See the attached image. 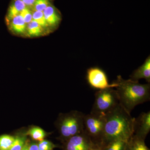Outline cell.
Segmentation results:
<instances>
[{"mask_svg": "<svg viewBox=\"0 0 150 150\" xmlns=\"http://www.w3.org/2000/svg\"><path fill=\"white\" fill-rule=\"evenodd\" d=\"M33 139L38 141H42L46 136V133L43 129L39 127H33L30 129L27 133Z\"/></svg>", "mask_w": 150, "mask_h": 150, "instance_id": "cell-18", "label": "cell"}, {"mask_svg": "<svg viewBox=\"0 0 150 150\" xmlns=\"http://www.w3.org/2000/svg\"><path fill=\"white\" fill-rule=\"evenodd\" d=\"M114 82L117 84L119 103L130 113L138 105L150 100V83L142 84L139 81L124 79L121 76Z\"/></svg>", "mask_w": 150, "mask_h": 150, "instance_id": "cell-2", "label": "cell"}, {"mask_svg": "<svg viewBox=\"0 0 150 150\" xmlns=\"http://www.w3.org/2000/svg\"><path fill=\"white\" fill-rule=\"evenodd\" d=\"M29 145L28 144L27 142H26L21 150H29Z\"/></svg>", "mask_w": 150, "mask_h": 150, "instance_id": "cell-26", "label": "cell"}, {"mask_svg": "<svg viewBox=\"0 0 150 150\" xmlns=\"http://www.w3.org/2000/svg\"><path fill=\"white\" fill-rule=\"evenodd\" d=\"M128 143L122 140H114L103 144V150H126Z\"/></svg>", "mask_w": 150, "mask_h": 150, "instance_id": "cell-15", "label": "cell"}, {"mask_svg": "<svg viewBox=\"0 0 150 150\" xmlns=\"http://www.w3.org/2000/svg\"><path fill=\"white\" fill-rule=\"evenodd\" d=\"M21 1L24 3L26 7L30 8H33L35 1V0H21Z\"/></svg>", "mask_w": 150, "mask_h": 150, "instance_id": "cell-24", "label": "cell"}, {"mask_svg": "<svg viewBox=\"0 0 150 150\" xmlns=\"http://www.w3.org/2000/svg\"><path fill=\"white\" fill-rule=\"evenodd\" d=\"M43 13L51 28H55L59 26L62 21V16L58 10L52 4L44 10Z\"/></svg>", "mask_w": 150, "mask_h": 150, "instance_id": "cell-9", "label": "cell"}, {"mask_svg": "<svg viewBox=\"0 0 150 150\" xmlns=\"http://www.w3.org/2000/svg\"><path fill=\"white\" fill-rule=\"evenodd\" d=\"M25 137H18L15 138V140L10 150H21L25 144Z\"/></svg>", "mask_w": 150, "mask_h": 150, "instance_id": "cell-20", "label": "cell"}, {"mask_svg": "<svg viewBox=\"0 0 150 150\" xmlns=\"http://www.w3.org/2000/svg\"><path fill=\"white\" fill-rule=\"evenodd\" d=\"M95 97L91 112L104 116L120 103L117 91L112 88L99 90Z\"/></svg>", "mask_w": 150, "mask_h": 150, "instance_id": "cell-3", "label": "cell"}, {"mask_svg": "<svg viewBox=\"0 0 150 150\" xmlns=\"http://www.w3.org/2000/svg\"><path fill=\"white\" fill-rule=\"evenodd\" d=\"M104 115L91 112L84 117V131L94 143H102Z\"/></svg>", "mask_w": 150, "mask_h": 150, "instance_id": "cell-5", "label": "cell"}, {"mask_svg": "<svg viewBox=\"0 0 150 150\" xmlns=\"http://www.w3.org/2000/svg\"><path fill=\"white\" fill-rule=\"evenodd\" d=\"M81 112H73L62 117L59 127L61 136L67 140L71 137L84 132V117Z\"/></svg>", "mask_w": 150, "mask_h": 150, "instance_id": "cell-4", "label": "cell"}, {"mask_svg": "<svg viewBox=\"0 0 150 150\" xmlns=\"http://www.w3.org/2000/svg\"><path fill=\"white\" fill-rule=\"evenodd\" d=\"M15 138L8 135L0 136V150H10Z\"/></svg>", "mask_w": 150, "mask_h": 150, "instance_id": "cell-17", "label": "cell"}, {"mask_svg": "<svg viewBox=\"0 0 150 150\" xmlns=\"http://www.w3.org/2000/svg\"><path fill=\"white\" fill-rule=\"evenodd\" d=\"M126 150H131V149H130V146H129V143H128V144H127V147H126Z\"/></svg>", "mask_w": 150, "mask_h": 150, "instance_id": "cell-27", "label": "cell"}, {"mask_svg": "<svg viewBox=\"0 0 150 150\" xmlns=\"http://www.w3.org/2000/svg\"><path fill=\"white\" fill-rule=\"evenodd\" d=\"M40 150L38 148V145L35 144H33L29 145V150Z\"/></svg>", "mask_w": 150, "mask_h": 150, "instance_id": "cell-25", "label": "cell"}, {"mask_svg": "<svg viewBox=\"0 0 150 150\" xmlns=\"http://www.w3.org/2000/svg\"><path fill=\"white\" fill-rule=\"evenodd\" d=\"M102 144L116 140L129 142L134 134L135 118L119 103L105 115Z\"/></svg>", "mask_w": 150, "mask_h": 150, "instance_id": "cell-1", "label": "cell"}, {"mask_svg": "<svg viewBox=\"0 0 150 150\" xmlns=\"http://www.w3.org/2000/svg\"><path fill=\"white\" fill-rule=\"evenodd\" d=\"M46 31L36 22L32 20L27 24L25 35L30 37H38L43 35Z\"/></svg>", "mask_w": 150, "mask_h": 150, "instance_id": "cell-13", "label": "cell"}, {"mask_svg": "<svg viewBox=\"0 0 150 150\" xmlns=\"http://www.w3.org/2000/svg\"><path fill=\"white\" fill-rule=\"evenodd\" d=\"M19 15L23 18L27 24L32 21V11L31 8L28 7H25V8L21 12Z\"/></svg>", "mask_w": 150, "mask_h": 150, "instance_id": "cell-21", "label": "cell"}, {"mask_svg": "<svg viewBox=\"0 0 150 150\" xmlns=\"http://www.w3.org/2000/svg\"><path fill=\"white\" fill-rule=\"evenodd\" d=\"M87 80L91 86L99 90L116 87L117 83L109 84L106 74L98 67H91L87 71Z\"/></svg>", "mask_w": 150, "mask_h": 150, "instance_id": "cell-6", "label": "cell"}, {"mask_svg": "<svg viewBox=\"0 0 150 150\" xmlns=\"http://www.w3.org/2000/svg\"><path fill=\"white\" fill-rule=\"evenodd\" d=\"M26 6L21 0H13L8 11L6 21L7 23L15 17L19 15Z\"/></svg>", "mask_w": 150, "mask_h": 150, "instance_id": "cell-12", "label": "cell"}, {"mask_svg": "<svg viewBox=\"0 0 150 150\" xmlns=\"http://www.w3.org/2000/svg\"><path fill=\"white\" fill-rule=\"evenodd\" d=\"M32 20L36 22L46 30H50L51 28L46 21L43 12L32 9Z\"/></svg>", "mask_w": 150, "mask_h": 150, "instance_id": "cell-16", "label": "cell"}, {"mask_svg": "<svg viewBox=\"0 0 150 150\" xmlns=\"http://www.w3.org/2000/svg\"><path fill=\"white\" fill-rule=\"evenodd\" d=\"M150 131V112H143L134 119V135L145 140Z\"/></svg>", "mask_w": 150, "mask_h": 150, "instance_id": "cell-8", "label": "cell"}, {"mask_svg": "<svg viewBox=\"0 0 150 150\" xmlns=\"http://www.w3.org/2000/svg\"><path fill=\"white\" fill-rule=\"evenodd\" d=\"M51 4L50 0H35L32 9L43 12Z\"/></svg>", "mask_w": 150, "mask_h": 150, "instance_id": "cell-19", "label": "cell"}, {"mask_svg": "<svg viewBox=\"0 0 150 150\" xmlns=\"http://www.w3.org/2000/svg\"><path fill=\"white\" fill-rule=\"evenodd\" d=\"M103 144L102 143H93L88 150H103Z\"/></svg>", "mask_w": 150, "mask_h": 150, "instance_id": "cell-23", "label": "cell"}, {"mask_svg": "<svg viewBox=\"0 0 150 150\" xmlns=\"http://www.w3.org/2000/svg\"><path fill=\"white\" fill-rule=\"evenodd\" d=\"M38 146L40 150H53L55 146L49 141L43 140L39 142Z\"/></svg>", "mask_w": 150, "mask_h": 150, "instance_id": "cell-22", "label": "cell"}, {"mask_svg": "<svg viewBox=\"0 0 150 150\" xmlns=\"http://www.w3.org/2000/svg\"><path fill=\"white\" fill-rule=\"evenodd\" d=\"M93 142L84 131L67 140L66 150H88Z\"/></svg>", "mask_w": 150, "mask_h": 150, "instance_id": "cell-7", "label": "cell"}, {"mask_svg": "<svg viewBox=\"0 0 150 150\" xmlns=\"http://www.w3.org/2000/svg\"><path fill=\"white\" fill-rule=\"evenodd\" d=\"M11 31L18 35H25L27 24L20 15L14 17L7 23Z\"/></svg>", "mask_w": 150, "mask_h": 150, "instance_id": "cell-11", "label": "cell"}, {"mask_svg": "<svg viewBox=\"0 0 150 150\" xmlns=\"http://www.w3.org/2000/svg\"><path fill=\"white\" fill-rule=\"evenodd\" d=\"M128 143L131 150H150L146 146L145 140L142 139L134 134Z\"/></svg>", "mask_w": 150, "mask_h": 150, "instance_id": "cell-14", "label": "cell"}, {"mask_svg": "<svg viewBox=\"0 0 150 150\" xmlns=\"http://www.w3.org/2000/svg\"><path fill=\"white\" fill-rule=\"evenodd\" d=\"M131 79L139 81L145 79L148 83L150 82V57L148 56L143 64L135 70L130 76Z\"/></svg>", "mask_w": 150, "mask_h": 150, "instance_id": "cell-10", "label": "cell"}]
</instances>
